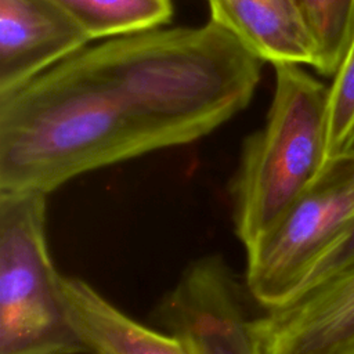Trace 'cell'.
<instances>
[{"mask_svg":"<svg viewBox=\"0 0 354 354\" xmlns=\"http://www.w3.org/2000/svg\"><path fill=\"white\" fill-rule=\"evenodd\" d=\"M261 62L213 21L86 46L0 95V185L48 195L196 141L248 106Z\"/></svg>","mask_w":354,"mask_h":354,"instance_id":"cell-1","label":"cell"},{"mask_svg":"<svg viewBox=\"0 0 354 354\" xmlns=\"http://www.w3.org/2000/svg\"><path fill=\"white\" fill-rule=\"evenodd\" d=\"M266 124L250 134L231 183L234 231L246 248L267 231L329 160V87L299 64H277Z\"/></svg>","mask_w":354,"mask_h":354,"instance_id":"cell-2","label":"cell"},{"mask_svg":"<svg viewBox=\"0 0 354 354\" xmlns=\"http://www.w3.org/2000/svg\"><path fill=\"white\" fill-rule=\"evenodd\" d=\"M46 225L47 195L0 191V354H86Z\"/></svg>","mask_w":354,"mask_h":354,"instance_id":"cell-3","label":"cell"},{"mask_svg":"<svg viewBox=\"0 0 354 354\" xmlns=\"http://www.w3.org/2000/svg\"><path fill=\"white\" fill-rule=\"evenodd\" d=\"M354 217V153L330 158L282 216L245 248V289L264 310L292 300Z\"/></svg>","mask_w":354,"mask_h":354,"instance_id":"cell-4","label":"cell"},{"mask_svg":"<svg viewBox=\"0 0 354 354\" xmlns=\"http://www.w3.org/2000/svg\"><path fill=\"white\" fill-rule=\"evenodd\" d=\"M267 354H344L354 348V266L256 318Z\"/></svg>","mask_w":354,"mask_h":354,"instance_id":"cell-5","label":"cell"},{"mask_svg":"<svg viewBox=\"0 0 354 354\" xmlns=\"http://www.w3.org/2000/svg\"><path fill=\"white\" fill-rule=\"evenodd\" d=\"M53 0H0V95L90 43Z\"/></svg>","mask_w":354,"mask_h":354,"instance_id":"cell-6","label":"cell"},{"mask_svg":"<svg viewBox=\"0 0 354 354\" xmlns=\"http://www.w3.org/2000/svg\"><path fill=\"white\" fill-rule=\"evenodd\" d=\"M210 21L232 33L253 55L315 68L318 48L299 0H207Z\"/></svg>","mask_w":354,"mask_h":354,"instance_id":"cell-7","label":"cell"},{"mask_svg":"<svg viewBox=\"0 0 354 354\" xmlns=\"http://www.w3.org/2000/svg\"><path fill=\"white\" fill-rule=\"evenodd\" d=\"M62 289L86 354H192L180 336L136 321L86 281L62 275Z\"/></svg>","mask_w":354,"mask_h":354,"instance_id":"cell-8","label":"cell"},{"mask_svg":"<svg viewBox=\"0 0 354 354\" xmlns=\"http://www.w3.org/2000/svg\"><path fill=\"white\" fill-rule=\"evenodd\" d=\"M90 37H116L159 28L171 18L170 0H53Z\"/></svg>","mask_w":354,"mask_h":354,"instance_id":"cell-9","label":"cell"},{"mask_svg":"<svg viewBox=\"0 0 354 354\" xmlns=\"http://www.w3.org/2000/svg\"><path fill=\"white\" fill-rule=\"evenodd\" d=\"M318 48L315 69L335 75L354 35V0H299Z\"/></svg>","mask_w":354,"mask_h":354,"instance_id":"cell-10","label":"cell"},{"mask_svg":"<svg viewBox=\"0 0 354 354\" xmlns=\"http://www.w3.org/2000/svg\"><path fill=\"white\" fill-rule=\"evenodd\" d=\"M329 87L328 153L340 155L354 131V35Z\"/></svg>","mask_w":354,"mask_h":354,"instance_id":"cell-11","label":"cell"},{"mask_svg":"<svg viewBox=\"0 0 354 354\" xmlns=\"http://www.w3.org/2000/svg\"><path fill=\"white\" fill-rule=\"evenodd\" d=\"M353 266H354V217L346 225L344 231L337 238L335 245L326 252V254L315 266L306 285L297 295L344 270H348Z\"/></svg>","mask_w":354,"mask_h":354,"instance_id":"cell-12","label":"cell"},{"mask_svg":"<svg viewBox=\"0 0 354 354\" xmlns=\"http://www.w3.org/2000/svg\"><path fill=\"white\" fill-rule=\"evenodd\" d=\"M344 152H347V153H354V131H353V134L350 136V138H348V141H347V145H346V148H344V151H343L342 153H344Z\"/></svg>","mask_w":354,"mask_h":354,"instance_id":"cell-13","label":"cell"},{"mask_svg":"<svg viewBox=\"0 0 354 354\" xmlns=\"http://www.w3.org/2000/svg\"><path fill=\"white\" fill-rule=\"evenodd\" d=\"M344 354H354V348L350 350V351H347V353H344Z\"/></svg>","mask_w":354,"mask_h":354,"instance_id":"cell-14","label":"cell"}]
</instances>
